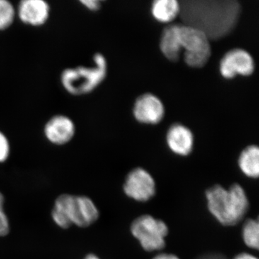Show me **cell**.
Segmentation results:
<instances>
[{
    "instance_id": "obj_13",
    "label": "cell",
    "mask_w": 259,
    "mask_h": 259,
    "mask_svg": "<svg viewBox=\"0 0 259 259\" xmlns=\"http://www.w3.org/2000/svg\"><path fill=\"white\" fill-rule=\"evenodd\" d=\"M160 49L163 56L172 62H176L180 59L182 51L179 46L177 25H169L163 30Z\"/></svg>"
},
{
    "instance_id": "obj_10",
    "label": "cell",
    "mask_w": 259,
    "mask_h": 259,
    "mask_svg": "<svg viewBox=\"0 0 259 259\" xmlns=\"http://www.w3.org/2000/svg\"><path fill=\"white\" fill-rule=\"evenodd\" d=\"M165 109L157 97L146 93L138 97L134 107L135 118L144 124L155 125L164 117Z\"/></svg>"
},
{
    "instance_id": "obj_2",
    "label": "cell",
    "mask_w": 259,
    "mask_h": 259,
    "mask_svg": "<svg viewBox=\"0 0 259 259\" xmlns=\"http://www.w3.org/2000/svg\"><path fill=\"white\" fill-rule=\"evenodd\" d=\"M206 198L209 212L223 226L238 224L249 207L246 193L238 184H233L228 189L214 186L206 191Z\"/></svg>"
},
{
    "instance_id": "obj_14",
    "label": "cell",
    "mask_w": 259,
    "mask_h": 259,
    "mask_svg": "<svg viewBox=\"0 0 259 259\" xmlns=\"http://www.w3.org/2000/svg\"><path fill=\"white\" fill-rule=\"evenodd\" d=\"M180 13V2L177 0H156L151 7L153 18L160 23H171Z\"/></svg>"
},
{
    "instance_id": "obj_22",
    "label": "cell",
    "mask_w": 259,
    "mask_h": 259,
    "mask_svg": "<svg viewBox=\"0 0 259 259\" xmlns=\"http://www.w3.org/2000/svg\"><path fill=\"white\" fill-rule=\"evenodd\" d=\"M233 259H258L254 255L250 254V253H242L237 255Z\"/></svg>"
},
{
    "instance_id": "obj_15",
    "label": "cell",
    "mask_w": 259,
    "mask_h": 259,
    "mask_svg": "<svg viewBox=\"0 0 259 259\" xmlns=\"http://www.w3.org/2000/svg\"><path fill=\"white\" fill-rule=\"evenodd\" d=\"M238 166L245 175L252 179H257L259 175V148L251 145L242 151L238 158Z\"/></svg>"
},
{
    "instance_id": "obj_23",
    "label": "cell",
    "mask_w": 259,
    "mask_h": 259,
    "mask_svg": "<svg viewBox=\"0 0 259 259\" xmlns=\"http://www.w3.org/2000/svg\"><path fill=\"white\" fill-rule=\"evenodd\" d=\"M83 259H100L99 258L97 255L93 254V253H90V254H88V255H86V257H85Z\"/></svg>"
},
{
    "instance_id": "obj_20",
    "label": "cell",
    "mask_w": 259,
    "mask_h": 259,
    "mask_svg": "<svg viewBox=\"0 0 259 259\" xmlns=\"http://www.w3.org/2000/svg\"><path fill=\"white\" fill-rule=\"evenodd\" d=\"M80 3L90 11L96 12L101 8V2L99 0H82Z\"/></svg>"
},
{
    "instance_id": "obj_7",
    "label": "cell",
    "mask_w": 259,
    "mask_h": 259,
    "mask_svg": "<svg viewBox=\"0 0 259 259\" xmlns=\"http://www.w3.org/2000/svg\"><path fill=\"white\" fill-rule=\"evenodd\" d=\"M156 182L149 172L142 168L132 170L126 177L123 191L130 198L146 202L156 194Z\"/></svg>"
},
{
    "instance_id": "obj_1",
    "label": "cell",
    "mask_w": 259,
    "mask_h": 259,
    "mask_svg": "<svg viewBox=\"0 0 259 259\" xmlns=\"http://www.w3.org/2000/svg\"><path fill=\"white\" fill-rule=\"evenodd\" d=\"M179 16L184 25L203 32L209 40L227 36L236 28L241 7L236 0L181 1Z\"/></svg>"
},
{
    "instance_id": "obj_21",
    "label": "cell",
    "mask_w": 259,
    "mask_h": 259,
    "mask_svg": "<svg viewBox=\"0 0 259 259\" xmlns=\"http://www.w3.org/2000/svg\"><path fill=\"white\" fill-rule=\"evenodd\" d=\"M153 259H180L178 256L170 253H160Z\"/></svg>"
},
{
    "instance_id": "obj_4",
    "label": "cell",
    "mask_w": 259,
    "mask_h": 259,
    "mask_svg": "<svg viewBox=\"0 0 259 259\" xmlns=\"http://www.w3.org/2000/svg\"><path fill=\"white\" fill-rule=\"evenodd\" d=\"M94 65L67 68L61 73L60 81L65 91L74 96H82L93 93L105 79L107 63L101 54H95Z\"/></svg>"
},
{
    "instance_id": "obj_16",
    "label": "cell",
    "mask_w": 259,
    "mask_h": 259,
    "mask_svg": "<svg viewBox=\"0 0 259 259\" xmlns=\"http://www.w3.org/2000/svg\"><path fill=\"white\" fill-rule=\"evenodd\" d=\"M243 241L246 246L252 249L259 248V224L258 220L249 219L246 221L242 230Z\"/></svg>"
},
{
    "instance_id": "obj_5",
    "label": "cell",
    "mask_w": 259,
    "mask_h": 259,
    "mask_svg": "<svg viewBox=\"0 0 259 259\" xmlns=\"http://www.w3.org/2000/svg\"><path fill=\"white\" fill-rule=\"evenodd\" d=\"M177 35L184 60L192 68H202L210 58V40L203 32L188 25H177Z\"/></svg>"
},
{
    "instance_id": "obj_19",
    "label": "cell",
    "mask_w": 259,
    "mask_h": 259,
    "mask_svg": "<svg viewBox=\"0 0 259 259\" xmlns=\"http://www.w3.org/2000/svg\"><path fill=\"white\" fill-rule=\"evenodd\" d=\"M10 144L9 140L4 133L0 131V163L5 162L9 158Z\"/></svg>"
},
{
    "instance_id": "obj_8",
    "label": "cell",
    "mask_w": 259,
    "mask_h": 259,
    "mask_svg": "<svg viewBox=\"0 0 259 259\" xmlns=\"http://www.w3.org/2000/svg\"><path fill=\"white\" fill-rule=\"evenodd\" d=\"M255 64L253 57L241 49H234L227 52L220 64V72L223 77L231 79L238 75L248 76L254 71Z\"/></svg>"
},
{
    "instance_id": "obj_12",
    "label": "cell",
    "mask_w": 259,
    "mask_h": 259,
    "mask_svg": "<svg viewBox=\"0 0 259 259\" xmlns=\"http://www.w3.org/2000/svg\"><path fill=\"white\" fill-rule=\"evenodd\" d=\"M166 142L172 152L180 156H188L193 148V134L186 126L175 124L167 132Z\"/></svg>"
},
{
    "instance_id": "obj_3",
    "label": "cell",
    "mask_w": 259,
    "mask_h": 259,
    "mask_svg": "<svg viewBox=\"0 0 259 259\" xmlns=\"http://www.w3.org/2000/svg\"><path fill=\"white\" fill-rule=\"evenodd\" d=\"M53 221L62 229L72 226L88 228L100 216L98 208L90 197L63 194L56 199L52 212Z\"/></svg>"
},
{
    "instance_id": "obj_17",
    "label": "cell",
    "mask_w": 259,
    "mask_h": 259,
    "mask_svg": "<svg viewBox=\"0 0 259 259\" xmlns=\"http://www.w3.org/2000/svg\"><path fill=\"white\" fill-rule=\"evenodd\" d=\"M16 18L14 5L8 0H0V31L10 28Z\"/></svg>"
},
{
    "instance_id": "obj_6",
    "label": "cell",
    "mask_w": 259,
    "mask_h": 259,
    "mask_svg": "<svg viewBox=\"0 0 259 259\" xmlns=\"http://www.w3.org/2000/svg\"><path fill=\"white\" fill-rule=\"evenodd\" d=\"M131 231L141 247L146 251L151 252L164 248L168 228L161 220L145 214L135 220L131 225Z\"/></svg>"
},
{
    "instance_id": "obj_9",
    "label": "cell",
    "mask_w": 259,
    "mask_h": 259,
    "mask_svg": "<svg viewBox=\"0 0 259 259\" xmlns=\"http://www.w3.org/2000/svg\"><path fill=\"white\" fill-rule=\"evenodd\" d=\"M44 134L51 144L64 146L74 139L76 125L68 116L56 115L47 121L44 126Z\"/></svg>"
},
{
    "instance_id": "obj_11",
    "label": "cell",
    "mask_w": 259,
    "mask_h": 259,
    "mask_svg": "<svg viewBox=\"0 0 259 259\" xmlns=\"http://www.w3.org/2000/svg\"><path fill=\"white\" fill-rule=\"evenodd\" d=\"M17 18L31 27L45 25L51 14V7L44 0H23L16 8Z\"/></svg>"
},
{
    "instance_id": "obj_18",
    "label": "cell",
    "mask_w": 259,
    "mask_h": 259,
    "mask_svg": "<svg viewBox=\"0 0 259 259\" xmlns=\"http://www.w3.org/2000/svg\"><path fill=\"white\" fill-rule=\"evenodd\" d=\"M5 197L0 192V236H6L10 232V223L4 209Z\"/></svg>"
}]
</instances>
